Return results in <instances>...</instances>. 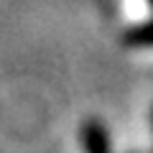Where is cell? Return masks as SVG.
<instances>
[{
  "label": "cell",
  "mask_w": 153,
  "mask_h": 153,
  "mask_svg": "<svg viewBox=\"0 0 153 153\" xmlns=\"http://www.w3.org/2000/svg\"><path fill=\"white\" fill-rule=\"evenodd\" d=\"M82 143H84V153H112L107 128L100 120H87L82 125Z\"/></svg>",
  "instance_id": "cell-1"
},
{
  "label": "cell",
  "mask_w": 153,
  "mask_h": 153,
  "mask_svg": "<svg viewBox=\"0 0 153 153\" xmlns=\"http://www.w3.org/2000/svg\"><path fill=\"white\" fill-rule=\"evenodd\" d=\"M128 44H133V46H153V23L130 31L128 33Z\"/></svg>",
  "instance_id": "cell-2"
}]
</instances>
